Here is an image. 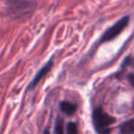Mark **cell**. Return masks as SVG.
Returning a JSON list of instances; mask_svg holds the SVG:
<instances>
[{"instance_id":"8fae6325","label":"cell","mask_w":134,"mask_h":134,"mask_svg":"<svg viewBox=\"0 0 134 134\" xmlns=\"http://www.w3.org/2000/svg\"><path fill=\"white\" fill-rule=\"evenodd\" d=\"M133 109H134V102H133Z\"/></svg>"},{"instance_id":"52a82bcc","label":"cell","mask_w":134,"mask_h":134,"mask_svg":"<svg viewBox=\"0 0 134 134\" xmlns=\"http://www.w3.org/2000/svg\"><path fill=\"white\" fill-rule=\"evenodd\" d=\"M54 134H64V132H63V120L60 117L56 119Z\"/></svg>"},{"instance_id":"3957f363","label":"cell","mask_w":134,"mask_h":134,"mask_svg":"<svg viewBox=\"0 0 134 134\" xmlns=\"http://www.w3.org/2000/svg\"><path fill=\"white\" fill-rule=\"evenodd\" d=\"M52 67V60H50V61H49L48 63H47L46 64H45L44 66H43L42 68H41V69L37 73L36 76L34 77L33 80H32L31 83H30V85L29 86V89H32V88H33L34 86H35L36 85H37L38 83H39L40 81L43 78V77L46 76L47 74L51 71Z\"/></svg>"},{"instance_id":"6da1fadb","label":"cell","mask_w":134,"mask_h":134,"mask_svg":"<svg viewBox=\"0 0 134 134\" xmlns=\"http://www.w3.org/2000/svg\"><path fill=\"white\" fill-rule=\"evenodd\" d=\"M115 119L103 111L101 108H97L93 112V123L97 134H109L110 126Z\"/></svg>"},{"instance_id":"5b68a950","label":"cell","mask_w":134,"mask_h":134,"mask_svg":"<svg viewBox=\"0 0 134 134\" xmlns=\"http://www.w3.org/2000/svg\"><path fill=\"white\" fill-rule=\"evenodd\" d=\"M121 134H133L134 133V119L125 121L120 125Z\"/></svg>"},{"instance_id":"30bf717a","label":"cell","mask_w":134,"mask_h":134,"mask_svg":"<svg viewBox=\"0 0 134 134\" xmlns=\"http://www.w3.org/2000/svg\"><path fill=\"white\" fill-rule=\"evenodd\" d=\"M43 134H50V132H49V130L46 129V130H44V132H43Z\"/></svg>"},{"instance_id":"277c9868","label":"cell","mask_w":134,"mask_h":134,"mask_svg":"<svg viewBox=\"0 0 134 134\" xmlns=\"http://www.w3.org/2000/svg\"><path fill=\"white\" fill-rule=\"evenodd\" d=\"M10 5L9 8L12 10L13 13H19L20 14V10H23V12L26 13L30 9H31L33 3L31 2H10L8 3Z\"/></svg>"},{"instance_id":"7a4b0ae2","label":"cell","mask_w":134,"mask_h":134,"mask_svg":"<svg viewBox=\"0 0 134 134\" xmlns=\"http://www.w3.org/2000/svg\"><path fill=\"white\" fill-rule=\"evenodd\" d=\"M129 21H130V18H129L128 16H125L122 19L118 20L113 26L110 27V28L101 36L100 42H107V41H112L113 39H115V38L117 37L118 35H119V34L123 31V30L128 26Z\"/></svg>"},{"instance_id":"8992f818","label":"cell","mask_w":134,"mask_h":134,"mask_svg":"<svg viewBox=\"0 0 134 134\" xmlns=\"http://www.w3.org/2000/svg\"><path fill=\"white\" fill-rule=\"evenodd\" d=\"M60 108H61L62 111L63 113H65L66 115H73L74 113L76 110V105L73 104V103L66 102V101H63L60 105Z\"/></svg>"},{"instance_id":"ba28073f","label":"cell","mask_w":134,"mask_h":134,"mask_svg":"<svg viewBox=\"0 0 134 134\" xmlns=\"http://www.w3.org/2000/svg\"><path fill=\"white\" fill-rule=\"evenodd\" d=\"M67 134H77V126L75 123H68V125H67Z\"/></svg>"},{"instance_id":"9c48e42d","label":"cell","mask_w":134,"mask_h":134,"mask_svg":"<svg viewBox=\"0 0 134 134\" xmlns=\"http://www.w3.org/2000/svg\"><path fill=\"white\" fill-rule=\"evenodd\" d=\"M128 79H129V81H130V84L134 86V74H130V75H129Z\"/></svg>"}]
</instances>
